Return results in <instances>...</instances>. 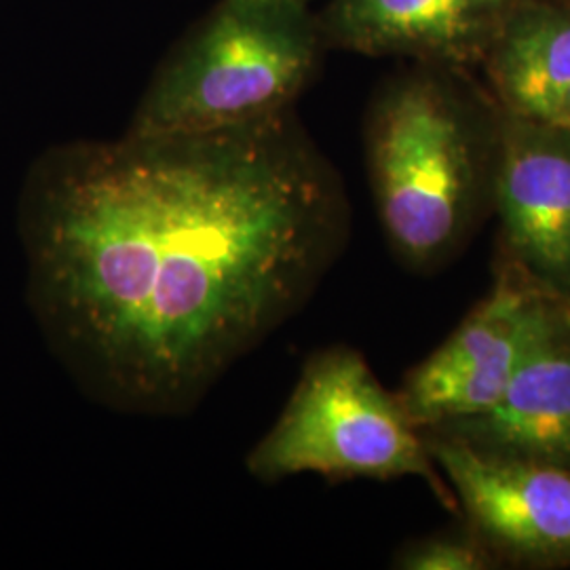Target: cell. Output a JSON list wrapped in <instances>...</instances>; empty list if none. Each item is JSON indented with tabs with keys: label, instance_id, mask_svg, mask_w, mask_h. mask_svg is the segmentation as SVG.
Instances as JSON below:
<instances>
[{
	"label": "cell",
	"instance_id": "6",
	"mask_svg": "<svg viewBox=\"0 0 570 570\" xmlns=\"http://www.w3.org/2000/svg\"><path fill=\"white\" fill-rule=\"evenodd\" d=\"M425 442L471 532L499 560L570 564V469L497 456L442 433H425Z\"/></svg>",
	"mask_w": 570,
	"mask_h": 570
},
{
	"label": "cell",
	"instance_id": "12",
	"mask_svg": "<svg viewBox=\"0 0 570 570\" xmlns=\"http://www.w3.org/2000/svg\"><path fill=\"white\" fill-rule=\"evenodd\" d=\"M551 125L564 127V129H569L570 131V91L567 94V98H564L562 106H560L558 115H556V121L551 122Z\"/></svg>",
	"mask_w": 570,
	"mask_h": 570
},
{
	"label": "cell",
	"instance_id": "9",
	"mask_svg": "<svg viewBox=\"0 0 570 570\" xmlns=\"http://www.w3.org/2000/svg\"><path fill=\"white\" fill-rule=\"evenodd\" d=\"M473 449L570 469V320L537 346L492 406L423 431Z\"/></svg>",
	"mask_w": 570,
	"mask_h": 570
},
{
	"label": "cell",
	"instance_id": "11",
	"mask_svg": "<svg viewBox=\"0 0 570 570\" xmlns=\"http://www.w3.org/2000/svg\"><path fill=\"white\" fill-rule=\"evenodd\" d=\"M499 562L475 532L425 537L395 556V567L402 570H490Z\"/></svg>",
	"mask_w": 570,
	"mask_h": 570
},
{
	"label": "cell",
	"instance_id": "10",
	"mask_svg": "<svg viewBox=\"0 0 570 570\" xmlns=\"http://www.w3.org/2000/svg\"><path fill=\"white\" fill-rule=\"evenodd\" d=\"M484 58L503 115L556 121L570 91L569 7L518 0Z\"/></svg>",
	"mask_w": 570,
	"mask_h": 570
},
{
	"label": "cell",
	"instance_id": "4",
	"mask_svg": "<svg viewBox=\"0 0 570 570\" xmlns=\"http://www.w3.org/2000/svg\"><path fill=\"white\" fill-rule=\"evenodd\" d=\"M245 469L263 484L301 473L326 480L421 478L444 505L454 497L397 393L383 387L351 346L311 355L275 425L249 450Z\"/></svg>",
	"mask_w": 570,
	"mask_h": 570
},
{
	"label": "cell",
	"instance_id": "8",
	"mask_svg": "<svg viewBox=\"0 0 570 570\" xmlns=\"http://www.w3.org/2000/svg\"><path fill=\"white\" fill-rule=\"evenodd\" d=\"M518 0H332L324 41L364 56L468 63L490 42Z\"/></svg>",
	"mask_w": 570,
	"mask_h": 570
},
{
	"label": "cell",
	"instance_id": "2",
	"mask_svg": "<svg viewBox=\"0 0 570 570\" xmlns=\"http://www.w3.org/2000/svg\"><path fill=\"white\" fill-rule=\"evenodd\" d=\"M324 47L308 7L220 0L165 58L125 131H209L292 110Z\"/></svg>",
	"mask_w": 570,
	"mask_h": 570
},
{
	"label": "cell",
	"instance_id": "13",
	"mask_svg": "<svg viewBox=\"0 0 570 570\" xmlns=\"http://www.w3.org/2000/svg\"><path fill=\"white\" fill-rule=\"evenodd\" d=\"M284 2H289V4H298V7H311V2H313V0H284Z\"/></svg>",
	"mask_w": 570,
	"mask_h": 570
},
{
	"label": "cell",
	"instance_id": "5",
	"mask_svg": "<svg viewBox=\"0 0 570 570\" xmlns=\"http://www.w3.org/2000/svg\"><path fill=\"white\" fill-rule=\"evenodd\" d=\"M569 320V301L508 258L489 296L395 391L410 421L431 431L492 406L530 353Z\"/></svg>",
	"mask_w": 570,
	"mask_h": 570
},
{
	"label": "cell",
	"instance_id": "3",
	"mask_svg": "<svg viewBox=\"0 0 570 570\" xmlns=\"http://www.w3.org/2000/svg\"><path fill=\"white\" fill-rule=\"evenodd\" d=\"M367 169L381 225L410 266L444 261L473 225L482 150L468 110L429 77L391 82L370 110Z\"/></svg>",
	"mask_w": 570,
	"mask_h": 570
},
{
	"label": "cell",
	"instance_id": "7",
	"mask_svg": "<svg viewBox=\"0 0 570 570\" xmlns=\"http://www.w3.org/2000/svg\"><path fill=\"white\" fill-rule=\"evenodd\" d=\"M492 197L511 263L570 303V131L503 115Z\"/></svg>",
	"mask_w": 570,
	"mask_h": 570
},
{
	"label": "cell",
	"instance_id": "1",
	"mask_svg": "<svg viewBox=\"0 0 570 570\" xmlns=\"http://www.w3.org/2000/svg\"><path fill=\"white\" fill-rule=\"evenodd\" d=\"M348 228L341 178L294 108L51 146L18 204L45 343L91 402L148 419L197 410L296 317Z\"/></svg>",
	"mask_w": 570,
	"mask_h": 570
}]
</instances>
